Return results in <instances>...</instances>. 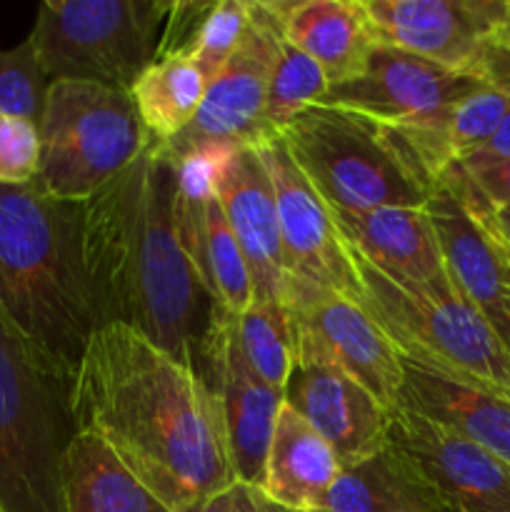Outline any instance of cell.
<instances>
[{"instance_id":"obj_1","label":"cell","mask_w":510,"mask_h":512,"mask_svg":"<svg viewBox=\"0 0 510 512\" xmlns=\"http://www.w3.org/2000/svg\"><path fill=\"white\" fill-rule=\"evenodd\" d=\"M178 168L150 140L138 160L80 203L83 268L98 325L138 330L213 388L230 313L213 298L175 225Z\"/></svg>"},{"instance_id":"obj_2","label":"cell","mask_w":510,"mask_h":512,"mask_svg":"<svg viewBox=\"0 0 510 512\" xmlns=\"http://www.w3.org/2000/svg\"><path fill=\"white\" fill-rule=\"evenodd\" d=\"M80 433L178 512L235 483L215 390L125 325L95 330L73 375Z\"/></svg>"},{"instance_id":"obj_3","label":"cell","mask_w":510,"mask_h":512,"mask_svg":"<svg viewBox=\"0 0 510 512\" xmlns=\"http://www.w3.org/2000/svg\"><path fill=\"white\" fill-rule=\"evenodd\" d=\"M0 315L60 378L73 383L95 335L80 245V203L30 185H0Z\"/></svg>"},{"instance_id":"obj_4","label":"cell","mask_w":510,"mask_h":512,"mask_svg":"<svg viewBox=\"0 0 510 512\" xmlns=\"http://www.w3.org/2000/svg\"><path fill=\"white\" fill-rule=\"evenodd\" d=\"M330 210L425 208L440 173L413 133L333 105H308L280 133Z\"/></svg>"},{"instance_id":"obj_5","label":"cell","mask_w":510,"mask_h":512,"mask_svg":"<svg viewBox=\"0 0 510 512\" xmlns=\"http://www.w3.org/2000/svg\"><path fill=\"white\" fill-rule=\"evenodd\" d=\"M70 393L0 315V512H65V460L80 433Z\"/></svg>"},{"instance_id":"obj_6","label":"cell","mask_w":510,"mask_h":512,"mask_svg":"<svg viewBox=\"0 0 510 512\" xmlns=\"http://www.w3.org/2000/svg\"><path fill=\"white\" fill-rule=\"evenodd\" d=\"M35 188L83 203L128 170L150 145L133 98L88 80H55L45 93Z\"/></svg>"},{"instance_id":"obj_7","label":"cell","mask_w":510,"mask_h":512,"mask_svg":"<svg viewBox=\"0 0 510 512\" xmlns=\"http://www.w3.org/2000/svg\"><path fill=\"white\" fill-rule=\"evenodd\" d=\"M353 263L360 280L358 305L398 353L433 360L510 395V350L453 280L400 285L355 253Z\"/></svg>"},{"instance_id":"obj_8","label":"cell","mask_w":510,"mask_h":512,"mask_svg":"<svg viewBox=\"0 0 510 512\" xmlns=\"http://www.w3.org/2000/svg\"><path fill=\"white\" fill-rule=\"evenodd\" d=\"M173 0H45L25 40L55 80L125 90L158 60Z\"/></svg>"},{"instance_id":"obj_9","label":"cell","mask_w":510,"mask_h":512,"mask_svg":"<svg viewBox=\"0 0 510 512\" xmlns=\"http://www.w3.org/2000/svg\"><path fill=\"white\" fill-rule=\"evenodd\" d=\"M488 85V75L458 73L388 43H375L358 75L328 85L318 105L348 108L395 125L420 140L438 173L450 165L445 130L463 100Z\"/></svg>"},{"instance_id":"obj_10","label":"cell","mask_w":510,"mask_h":512,"mask_svg":"<svg viewBox=\"0 0 510 512\" xmlns=\"http://www.w3.org/2000/svg\"><path fill=\"white\" fill-rule=\"evenodd\" d=\"M280 303L293 333V358L335 365L393 413L403 380L400 353L355 300L285 273Z\"/></svg>"},{"instance_id":"obj_11","label":"cell","mask_w":510,"mask_h":512,"mask_svg":"<svg viewBox=\"0 0 510 512\" xmlns=\"http://www.w3.org/2000/svg\"><path fill=\"white\" fill-rule=\"evenodd\" d=\"M283 43V28L270 0H248V28L225 68L205 90L193 123L163 143L173 158L200 150H233L268 140L265 98Z\"/></svg>"},{"instance_id":"obj_12","label":"cell","mask_w":510,"mask_h":512,"mask_svg":"<svg viewBox=\"0 0 510 512\" xmlns=\"http://www.w3.org/2000/svg\"><path fill=\"white\" fill-rule=\"evenodd\" d=\"M253 148L273 185L285 273L323 285L358 303L360 280L353 253L325 200L300 173L280 135L260 140Z\"/></svg>"},{"instance_id":"obj_13","label":"cell","mask_w":510,"mask_h":512,"mask_svg":"<svg viewBox=\"0 0 510 512\" xmlns=\"http://www.w3.org/2000/svg\"><path fill=\"white\" fill-rule=\"evenodd\" d=\"M378 43L458 73H483L485 55L510 23V0H363Z\"/></svg>"},{"instance_id":"obj_14","label":"cell","mask_w":510,"mask_h":512,"mask_svg":"<svg viewBox=\"0 0 510 512\" xmlns=\"http://www.w3.org/2000/svg\"><path fill=\"white\" fill-rule=\"evenodd\" d=\"M228 153L200 150L173 158L178 168L175 225L185 253L213 298L230 315H240L253 305V280L215 193V175Z\"/></svg>"},{"instance_id":"obj_15","label":"cell","mask_w":510,"mask_h":512,"mask_svg":"<svg viewBox=\"0 0 510 512\" xmlns=\"http://www.w3.org/2000/svg\"><path fill=\"white\" fill-rule=\"evenodd\" d=\"M425 210L450 280L510 350V248L443 175Z\"/></svg>"},{"instance_id":"obj_16","label":"cell","mask_w":510,"mask_h":512,"mask_svg":"<svg viewBox=\"0 0 510 512\" xmlns=\"http://www.w3.org/2000/svg\"><path fill=\"white\" fill-rule=\"evenodd\" d=\"M388 440L428 478L448 512H510V465L415 413H390Z\"/></svg>"},{"instance_id":"obj_17","label":"cell","mask_w":510,"mask_h":512,"mask_svg":"<svg viewBox=\"0 0 510 512\" xmlns=\"http://www.w3.org/2000/svg\"><path fill=\"white\" fill-rule=\"evenodd\" d=\"M283 403L328 440L340 465L360 463L388 445L390 410L335 365L293 358Z\"/></svg>"},{"instance_id":"obj_18","label":"cell","mask_w":510,"mask_h":512,"mask_svg":"<svg viewBox=\"0 0 510 512\" xmlns=\"http://www.w3.org/2000/svg\"><path fill=\"white\" fill-rule=\"evenodd\" d=\"M400 370L395 410L420 415L510 465V395L415 355L400 353Z\"/></svg>"},{"instance_id":"obj_19","label":"cell","mask_w":510,"mask_h":512,"mask_svg":"<svg viewBox=\"0 0 510 512\" xmlns=\"http://www.w3.org/2000/svg\"><path fill=\"white\" fill-rule=\"evenodd\" d=\"M215 193L253 280V303L280 305L283 245L278 208L265 165L253 145L230 150L215 175Z\"/></svg>"},{"instance_id":"obj_20","label":"cell","mask_w":510,"mask_h":512,"mask_svg":"<svg viewBox=\"0 0 510 512\" xmlns=\"http://www.w3.org/2000/svg\"><path fill=\"white\" fill-rule=\"evenodd\" d=\"M340 235L358 258L400 285L450 283L438 238L425 208L330 210Z\"/></svg>"},{"instance_id":"obj_21","label":"cell","mask_w":510,"mask_h":512,"mask_svg":"<svg viewBox=\"0 0 510 512\" xmlns=\"http://www.w3.org/2000/svg\"><path fill=\"white\" fill-rule=\"evenodd\" d=\"M213 390L223 410L235 480L263 488L265 460H268L275 420L283 408V393L265 385L245 363L233 338V315L225 330L223 348L215 360Z\"/></svg>"},{"instance_id":"obj_22","label":"cell","mask_w":510,"mask_h":512,"mask_svg":"<svg viewBox=\"0 0 510 512\" xmlns=\"http://www.w3.org/2000/svg\"><path fill=\"white\" fill-rule=\"evenodd\" d=\"M285 40L323 68L330 85L360 73L375 48L373 23L363 0H270Z\"/></svg>"},{"instance_id":"obj_23","label":"cell","mask_w":510,"mask_h":512,"mask_svg":"<svg viewBox=\"0 0 510 512\" xmlns=\"http://www.w3.org/2000/svg\"><path fill=\"white\" fill-rule=\"evenodd\" d=\"M313 512H448L418 465L388 440L383 450L343 465Z\"/></svg>"},{"instance_id":"obj_24","label":"cell","mask_w":510,"mask_h":512,"mask_svg":"<svg viewBox=\"0 0 510 512\" xmlns=\"http://www.w3.org/2000/svg\"><path fill=\"white\" fill-rule=\"evenodd\" d=\"M340 468L343 465L328 440L283 403L265 460V493L293 510L313 512Z\"/></svg>"},{"instance_id":"obj_25","label":"cell","mask_w":510,"mask_h":512,"mask_svg":"<svg viewBox=\"0 0 510 512\" xmlns=\"http://www.w3.org/2000/svg\"><path fill=\"white\" fill-rule=\"evenodd\" d=\"M65 512H170L113 450L78 433L65 460Z\"/></svg>"},{"instance_id":"obj_26","label":"cell","mask_w":510,"mask_h":512,"mask_svg":"<svg viewBox=\"0 0 510 512\" xmlns=\"http://www.w3.org/2000/svg\"><path fill=\"white\" fill-rule=\"evenodd\" d=\"M208 80L193 60L165 58L150 65L130 88L140 120L150 140L170 143L178 138L203 105Z\"/></svg>"},{"instance_id":"obj_27","label":"cell","mask_w":510,"mask_h":512,"mask_svg":"<svg viewBox=\"0 0 510 512\" xmlns=\"http://www.w3.org/2000/svg\"><path fill=\"white\" fill-rule=\"evenodd\" d=\"M233 338L250 370L283 393L293 368V333L283 303H253L245 313L233 315Z\"/></svg>"},{"instance_id":"obj_28","label":"cell","mask_w":510,"mask_h":512,"mask_svg":"<svg viewBox=\"0 0 510 512\" xmlns=\"http://www.w3.org/2000/svg\"><path fill=\"white\" fill-rule=\"evenodd\" d=\"M328 85L323 68L315 60H310L303 50L290 45L283 35L278 63H275L273 78L268 85V98H265L263 125L268 138L283 133L300 110L320 103Z\"/></svg>"},{"instance_id":"obj_29","label":"cell","mask_w":510,"mask_h":512,"mask_svg":"<svg viewBox=\"0 0 510 512\" xmlns=\"http://www.w3.org/2000/svg\"><path fill=\"white\" fill-rule=\"evenodd\" d=\"M48 88V75L40 68L28 40L15 48H0V110L3 113L23 115L38 123Z\"/></svg>"},{"instance_id":"obj_30","label":"cell","mask_w":510,"mask_h":512,"mask_svg":"<svg viewBox=\"0 0 510 512\" xmlns=\"http://www.w3.org/2000/svg\"><path fill=\"white\" fill-rule=\"evenodd\" d=\"M245 28H248V0H215L210 5L190 55L193 65L208 83L225 68L243 40Z\"/></svg>"},{"instance_id":"obj_31","label":"cell","mask_w":510,"mask_h":512,"mask_svg":"<svg viewBox=\"0 0 510 512\" xmlns=\"http://www.w3.org/2000/svg\"><path fill=\"white\" fill-rule=\"evenodd\" d=\"M40 170L38 123L0 110V185L20 188L35 183Z\"/></svg>"},{"instance_id":"obj_32","label":"cell","mask_w":510,"mask_h":512,"mask_svg":"<svg viewBox=\"0 0 510 512\" xmlns=\"http://www.w3.org/2000/svg\"><path fill=\"white\" fill-rule=\"evenodd\" d=\"M453 165L490 205L510 208V160L473 153L455 160Z\"/></svg>"},{"instance_id":"obj_33","label":"cell","mask_w":510,"mask_h":512,"mask_svg":"<svg viewBox=\"0 0 510 512\" xmlns=\"http://www.w3.org/2000/svg\"><path fill=\"white\" fill-rule=\"evenodd\" d=\"M178 512H300L288 508V505L278 503V500L270 498L260 485L243 483V480H235L228 488H223L220 493L210 495V498L200 500V503L190 505V508L178 510Z\"/></svg>"},{"instance_id":"obj_34","label":"cell","mask_w":510,"mask_h":512,"mask_svg":"<svg viewBox=\"0 0 510 512\" xmlns=\"http://www.w3.org/2000/svg\"><path fill=\"white\" fill-rule=\"evenodd\" d=\"M440 175L450 180V185H453V188L458 190V193L463 195V198L468 200V203L473 205L480 215H483L485 223H488L490 228L500 235V240H503V243L510 248V208H495V205H490L488 200H485L483 195H480L478 190H475L473 185L465 180V175L460 173L453 163H450Z\"/></svg>"},{"instance_id":"obj_35","label":"cell","mask_w":510,"mask_h":512,"mask_svg":"<svg viewBox=\"0 0 510 512\" xmlns=\"http://www.w3.org/2000/svg\"><path fill=\"white\" fill-rule=\"evenodd\" d=\"M475 153L488 155V158L510 160V113H508V118L503 120V125H500L498 130H495L493 138H490L488 143L483 145V148L475 150ZM470 155H473V153H470Z\"/></svg>"},{"instance_id":"obj_36","label":"cell","mask_w":510,"mask_h":512,"mask_svg":"<svg viewBox=\"0 0 510 512\" xmlns=\"http://www.w3.org/2000/svg\"><path fill=\"white\" fill-rule=\"evenodd\" d=\"M500 38H503V40H505V43H508V45H510V23H508V25H505V28H503V33H500Z\"/></svg>"}]
</instances>
